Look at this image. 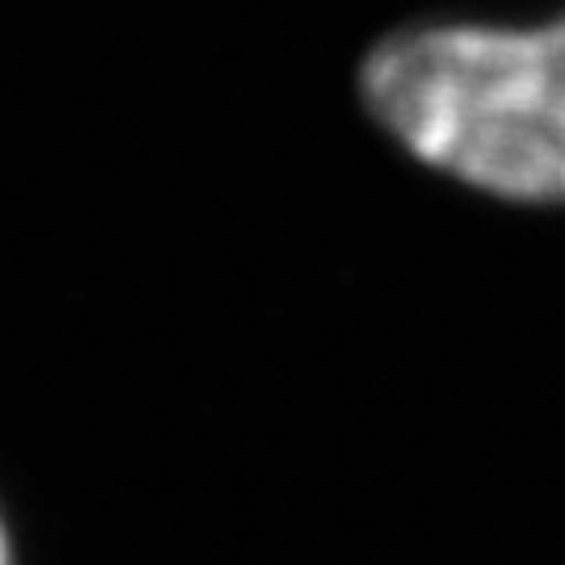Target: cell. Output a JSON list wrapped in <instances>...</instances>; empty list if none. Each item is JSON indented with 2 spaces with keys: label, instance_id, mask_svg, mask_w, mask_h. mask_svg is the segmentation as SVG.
<instances>
[{
  "label": "cell",
  "instance_id": "obj_1",
  "mask_svg": "<svg viewBox=\"0 0 565 565\" xmlns=\"http://www.w3.org/2000/svg\"><path fill=\"white\" fill-rule=\"evenodd\" d=\"M356 102L431 177L503 205L565 210V9L394 25L364 51Z\"/></svg>",
  "mask_w": 565,
  "mask_h": 565
},
{
  "label": "cell",
  "instance_id": "obj_2",
  "mask_svg": "<svg viewBox=\"0 0 565 565\" xmlns=\"http://www.w3.org/2000/svg\"><path fill=\"white\" fill-rule=\"evenodd\" d=\"M0 565H9V545H4V532H0Z\"/></svg>",
  "mask_w": 565,
  "mask_h": 565
}]
</instances>
